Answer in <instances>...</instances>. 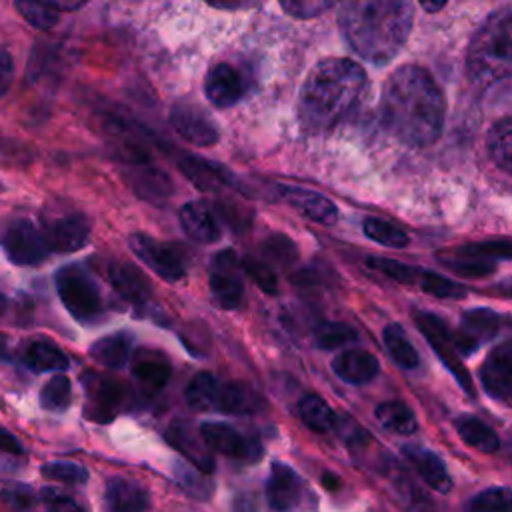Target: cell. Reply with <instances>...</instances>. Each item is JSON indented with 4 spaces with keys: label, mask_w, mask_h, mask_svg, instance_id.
<instances>
[{
    "label": "cell",
    "mask_w": 512,
    "mask_h": 512,
    "mask_svg": "<svg viewBox=\"0 0 512 512\" xmlns=\"http://www.w3.org/2000/svg\"><path fill=\"white\" fill-rule=\"evenodd\" d=\"M446 102L434 78L416 64L396 68L380 98L382 126L408 146H428L444 126Z\"/></svg>",
    "instance_id": "cell-1"
},
{
    "label": "cell",
    "mask_w": 512,
    "mask_h": 512,
    "mask_svg": "<svg viewBox=\"0 0 512 512\" xmlns=\"http://www.w3.org/2000/svg\"><path fill=\"white\" fill-rule=\"evenodd\" d=\"M410 0H346L340 28L350 48L372 64L390 62L412 30Z\"/></svg>",
    "instance_id": "cell-2"
},
{
    "label": "cell",
    "mask_w": 512,
    "mask_h": 512,
    "mask_svg": "<svg viewBox=\"0 0 512 512\" xmlns=\"http://www.w3.org/2000/svg\"><path fill=\"white\" fill-rule=\"evenodd\" d=\"M366 74L348 58L320 60L306 76L298 96V120L308 132L336 126L360 100Z\"/></svg>",
    "instance_id": "cell-3"
},
{
    "label": "cell",
    "mask_w": 512,
    "mask_h": 512,
    "mask_svg": "<svg viewBox=\"0 0 512 512\" xmlns=\"http://www.w3.org/2000/svg\"><path fill=\"white\" fill-rule=\"evenodd\" d=\"M470 76L480 84L512 78V12L490 18L474 36L466 56Z\"/></svg>",
    "instance_id": "cell-4"
},
{
    "label": "cell",
    "mask_w": 512,
    "mask_h": 512,
    "mask_svg": "<svg viewBox=\"0 0 512 512\" xmlns=\"http://www.w3.org/2000/svg\"><path fill=\"white\" fill-rule=\"evenodd\" d=\"M56 290L64 308L80 322H90L102 314L98 284L80 266H64L56 274Z\"/></svg>",
    "instance_id": "cell-5"
},
{
    "label": "cell",
    "mask_w": 512,
    "mask_h": 512,
    "mask_svg": "<svg viewBox=\"0 0 512 512\" xmlns=\"http://www.w3.org/2000/svg\"><path fill=\"white\" fill-rule=\"evenodd\" d=\"M0 244L6 258L16 266H36L50 254L44 232L28 218L10 220L0 234Z\"/></svg>",
    "instance_id": "cell-6"
},
{
    "label": "cell",
    "mask_w": 512,
    "mask_h": 512,
    "mask_svg": "<svg viewBox=\"0 0 512 512\" xmlns=\"http://www.w3.org/2000/svg\"><path fill=\"white\" fill-rule=\"evenodd\" d=\"M416 326L420 328V332L424 334V338L428 340V344L434 348L436 356L444 362V366L452 372V376L456 378V382L470 394L474 396V384H472V376L468 374V370L464 368L462 360H460V352L456 350L454 344V336L448 332L446 324L428 312H418L414 316Z\"/></svg>",
    "instance_id": "cell-7"
},
{
    "label": "cell",
    "mask_w": 512,
    "mask_h": 512,
    "mask_svg": "<svg viewBox=\"0 0 512 512\" xmlns=\"http://www.w3.org/2000/svg\"><path fill=\"white\" fill-rule=\"evenodd\" d=\"M128 244H130L132 252L152 272H156L162 280L178 282L186 274L184 258L172 246H168V244H164V242H160V240H156V238H152L148 234H142V232L130 234Z\"/></svg>",
    "instance_id": "cell-8"
},
{
    "label": "cell",
    "mask_w": 512,
    "mask_h": 512,
    "mask_svg": "<svg viewBox=\"0 0 512 512\" xmlns=\"http://www.w3.org/2000/svg\"><path fill=\"white\" fill-rule=\"evenodd\" d=\"M200 434L210 450L242 462H258L262 458V444L254 436H244L226 422H204Z\"/></svg>",
    "instance_id": "cell-9"
},
{
    "label": "cell",
    "mask_w": 512,
    "mask_h": 512,
    "mask_svg": "<svg viewBox=\"0 0 512 512\" xmlns=\"http://www.w3.org/2000/svg\"><path fill=\"white\" fill-rule=\"evenodd\" d=\"M238 268H242V264L236 262V256L232 252H222L214 258L208 284L216 304L224 310H234L242 302L244 284Z\"/></svg>",
    "instance_id": "cell-10"
},
{
    "label": "cell",
    "mask_w": 512,
    "mask_h": 512,
    "mask_svg": "<svg viewBox=\"0 0 512 512\" xmlns=\"http://www.w3.org/2000/svg\"><path fill=\"white\" fill-rule=\"evenodd\" d=\"M480 384L494 400L512 398V340L492 348L480 368Z\"/></svg>",
    "instance_id": "cell-11"
},
{
    "label": "cell",
    "mask_w": 512,
    "mask_h": 512,
    "mask_svg": "<svg viewBox=\"0 0 512 512\" xmlns=\"http://www.w3.org/2000/svg\"><path fill=\"white\" fill-rule=\"evenodd\" d=\"M172 128L194 146H212L218 140V128L212 118L194 104H176L170 110Z\"/></svg>",
    "instance_id": "cell-12"
},
{
    "label": "cell",
    "mask_w": 512,
    "mask_h": 512,
    "mask_svg": "<svg viewBox=\"0 0 512 512\" xmlns=\"http://www.w3.org/2000/svg\"><path fill=\"white\" fill-rule=\"evenodd\" d=\"M42 232L50 252H74L86 244L90 236V224L82 214L68 212L54 216Z\"/></svg>",
    "instance_id": "cell-13"
},
{
    "label": "cell",
    "mask_w": 512,
    "mask_h": 512,
    "mask_svg": "<svg viewBox=\"0 0 512 512\" xmlns=\"http://www.w3.org/2000/svg\"><path fill=\"white\" fill-rule=\"evenodd\" d=\"M500 330V318L488 308H474L462 314L460 330L454 334V344L458 352L470 354L482 342L492 340Z\"/></svg>",
    "instance_id": "cell-14"
},
{
    "label": "cell",
    "mask_w": 512,
    "mask_h": 512,
    "mask_svg": "<svg viewBox=\"0 0 512 512\" xmlns=\"http://www.w3.org/2000/svg\"><path fill=\"white\" fill-rule=\"evenodd\" d=\"M204 94L214 106L228 108L242 98L244 80L232 64L218 62L208 70L204 78Z\"/></svg>",
    "instance_id": "cell-15"
},
{
    "label": "cell",
    "mask_w": 512,
    "mask_h": 512,
    "mask_svg": "<svg viewBox=\"0 0 512 512\" xmlns=\"http://www.w3.org/2000/svg\"><path fill=\"white\" fill-rule=\"evenodd\" d=\"M302 494V484L298 474L282 462H274L270 468L268 484H266V496L268 504L276 512H290L298 502Z\"/></svg>",
    "instance_id": "cell-16"
},
{
    "label": "cell",
    "mask_w": 512,
    "mask_h": 512,
    "mask_svg": "<svg viewBox=\"0 0 512 512\" xmlns=\"http://www.w3.org/2000/svg\"><path fill=\"white\" fill-rule=\"evenodd\" d=\"M280 196L284 202H288L294 210H298L302 216L320 222V224H334L338 210L336 206L322 194L308 190V188H300V186H286L282 184L278 188Z\"/></svg>",
    "instance_id": "cell-17"
},
{
    "label": "cell",
    "mask_w": 512,
    "mask_h": 512,
    "mask_svg": "<svg viewBox=\"0 0 512 512\" xmlns=\"http://www.w3.org/2000/svg\"><path fill=\"white\" fill-rule=\"evenodd\" d=\"M166 440L184 454V458L200 472L210 474L214 470V458L210 446L204 442L202 434L194 432L188 424L176 422L166 430Z\"/></svg>",
    "instance_id": "cell-18"
},
{
    "label": "cell",
    "mask_w": 512,
    "mask_h": 512,
    "mask_svg": "<svg viewBox=\"0 0 512 512\" xmlns=\"http://www.w3.org/2000/svg\"><path fill=\"white\" fill-rule=\"evenodd\" d=\"M404 456L408 458V462L414 466V470L418 472V476L436 492L440 494H448L452 490V480L450 474L444 466V462L440 460V456H436L432 450H426L422 446H414V444H406L402 448Z\"/></svg>",
    "instance_id": "cell-19"
},
{
    "label": "cell",
    "mask_w": 512,
    "mask_h": 512,
    "mask_svg": "<svg viewBox=\"0 0 512 512\" xmlns=\"http://www.w3.org/2000/svg\"><path fill=\"white\" fill-rule=\"evenodd\" d=\"M332 370L340 380L348 384H366L378 374L380 364L372 352L354 348L340 352L332 360Z\"/></svg>",
    "instance_id": "cell-20"
},
{
    "label": "cell",
    "mask_w": 512,
    "mask_h": 512,
    "mask_svg": "<svg viewBox=\"0 0 512 512\" xmlns=\"http://www.w3.org/2000/svg\"><path fill=\"white\" fill-rule=\"evenodd\" d=\"M108 278L114 290L132 304H144L150 298V284L146 276L130 262H112L108 266Z\"/></svg>",
    "instance_id": "cell-21"
},
{
    "label": "cell",
    "mask_w": 512,
    "mask_h": 512,
    "mask_svg": "<svg viewBox=\"0 0 512 512\" xmlns=\"http://www.w3.org/2000/svg\"><path fill=\"white\" fill-rule=\"evenodd\" d=\"M178 220L182 230L200 244H212L220 238L218 222L202 202L184 204L178 212Z\"/></svg>",
    "instance_id": "cell-22"
},
{
    "label": "cell",
    "mask_w": 512,
    "mask_h": 512,
    "mask_svg": "<svg viewBox=\"0 0 512 512\" xmlns=\"http://www.w3.org/2000/svg\"><path fill=\"white\" fill-rule=\"evenodd\" d=\"M106 502L110 512H146L150 506L148 492L128 478L108 480Z\"/></svg>",
    "instance_id": "cell-23"
},
{
    "label": "cell",
    "mask_w": 512,
    "mask_h": 512,
    "mask_svg": "<svg viewBox=\"0 0 512 512\" xmlns=\"http://www.w3.org/2000/svg\"><path fill=\"white\" fill-rule=\"evenodd\" d=\"M260 408L258 394L240 382H220L214 398L216 412L224 414H250Z\"/></svg>",
    "instance_id": "cell-24"
},
{
    "label": "cell",
    "mask_w": 512,
    "mask_h": 512,
    "mask_svg": "<svg viewBox=\"0 0 512 512\" xmlns=\"http://www.w3.org/2000/svg\"><path fill=\"white\" fill-rule=\"evenodd\" d=\"M130 166V182L138 196L146 200H160L172 192V182L160 168L150 166L146 160L130 162Z\"/></svg>",
    "instance_id": "cell-25"
},
{
    "label": "cell",
    "mask_w": 512,
    "mask_h": 512,
    "mask_svg": "<svg viewBox=\"0 0 512 512\" xmlns=\"http://www.w3.org/2000/svg\"><path fill=\"white\" fill-rule=\"evenodd\" d=\"M86 392L90 394V418L110 420L122 402V388L114 380L92 376L86 384Z\"/></svg>",
    "instance_id": "cell-26"
},
{
    "label": "cell",
    "mask_w": 512,
    "mask_h": 512,
    "mask_svg": "<svg viewBox=\"0 0 512 512\" xmlns=\"http://www.w3.org/2000/svg\"><path fill=\"white\" fill-rule=\"evenodd\" d=\"M448 268L460 276H488L494 272V258L482 254L474 244L442 256Z\"/></svg>",
    "instance_id": "cell-27"
},
{
    "label": "cell",
    "mask_w": 512,
    "mask_h": 512,
    "mask_svg": "<svg viewBox=\"0 0 512 512\" xmlns=\"http://www.w3.org/2000/svg\"><path fill=\"white\" fill-rule=\"evenodd\" d=\"M374 416L378 420V424L394 434H412L418 428V420L416 414L412 412V408L408 404H404L402 400H386L380 402L374 410Z\"/></svg>",
    "instance_id": "cell-28"
},
{
    "label": "cell",
    "mask_w": 512,
    "mask_h": 512,
    "mask_svg": "<svg viewBox=\"0 0 512 512\" xmlns=\"http://www.w3.org/2000/svg\"><path fill=\"white\" fill-rule=\"evenodd\" d=\"M132 352V338L128 334H110L100 340H96L90 346V356L108 368H120L126 364L128 356Z\"/></svg>",
    "instance_id": "cell-29"
},
{
    "label": "cell",
    "mask_w": 512,
    "mask_h": 512,
    "mask_svg": "<svg viewBox=\"0 0 512 512\" xmlns=\"http://www.w3.org/2000/svg\"><path fill=\"white\" fill-rule=\"evenodd\" d=\"M132 376L148 390H160L170 378V364L156 352H144L132 366Z\"/></svg>",
    "instance_id": "cell-30"
},
{
    "label": "cell",
    "mask_w": 512,
    "mask_h": 512,
    "mask_svg": "<svg viewBox=\"0 0 512 512\" xmlns=\"http://www.w3.org/2000/svg\"><path fill=\"white\" fill-rule=\"evenodd\" d=\"M24 362L28 368L36 372H54V370H66L68 358L66 354L48 340H36L30 342L24 350Z\"/></svg>",
    "instance_id": "cell-31"
},
{
    "label": "cell",
    "mask_w": 512,
    "mask_h": 512,
    "mask_svg": "<svg viewBox=\"0 0 512 512\" xmlns=\"http://www.w3.org/2000/svg\"><path fill=\"white\" fill-rule=\"evenodd\" d=\"M486 148L492 162L500 170L512 174V118H502L490 128Z\"/></svg>",
    "instance_id": "cell-32"
},
{
    "label": "cell",
    "mask_w": 512,
    "mask_h": 512,
    "mask_svg": "<svg viewBox=\"0 0 512 512\" xmlns=\"http://www.w3.org/2000/svg\"><path fill=\"white\" fill-rule=\"evenodd\" d=\"M180 170L200 190H216L228 180V172L222 166H216L214 162H208L204 158L188 156L180 162Z\"/></svg>",
    "instance_id": "cell-33"
},
{
    "label": "cell",
    "mask_w": 512,
    "mask_h": 512,
    "mask_svg": "<svg viewBox=\"0 0 512 512\" xmlns=\"http://www.w3.org/2000/svg\"><path fill=\"white\" fill-rule=\"evenodd\" d=\"M456 432L458 436L472 448L482 450V452H496L500 448V440L496 436V432L484 424L478 418L472 416H460L456 422Z\"/></svg>",
    "instance_id": "cell-34"
},
{
    "label": "cell",
    "mask_w": 512,
    "mask_h": 512,
    "mask_svg": "<svg viewBox=\"0 0 512 512\" xmlns=\"http://www.w3.org/2000/svg\"><path fill=\"white\" fill-rule=\"evenodd\" d=\"M298 412L302 422L314 432H328L336 424V414L328 406V402L318 394L302 396L298 404Z\"/></svg>",
    "instance_id": "cell-35"
},
{
    "label": "cell",
    "mask_w": 512,
    "mask_h": 512,
    "mask_svg": "<svg viewBox=\"0 0 512 512\" xmlns=\"http://www.w3.org/2000/svg\"><path fill=\"white\" fill-rule=\"evenodd\" d=\"M382 340H384V344H386V348H388L392 360H394L400 368H404V370H414V368L418 366V362H420L418 352H416V348L412 346V342L408 340V336H406V332L402 330V326H398V324H388V326L384 328V332H382Z\"/></svg>",
    "instance_id": "cell-36"
},
{
    "label": "cell",
    "mask_w": 512,
    "mask_h": 512,
    "mask_svg": "<svg viewBox=\"0 0 512 512\" xmlns=\"http://www.w3.org/2000/svg\"><path fill=\"white\" fill-rule=\"evenodd\" d=\"M218 384L220 380L214 374H208V372L196 374L186 388L188 406L198 412H212Z\"/></svg>",
    "instance_id": "cell-37"
},
{
    "label": "cell",
    "mask_w": 512,
    "mask_h": 512,
    "mask_svg": "<svg viewBox=\"0 0 512 512\" xmlns=\"http://www.w3.org/2000/svg\"><path fill=\"white\" fill-rule=\"evenodd\" d=\"M362 228H364V234L368 238H372L374 242H378V244H384V246H390V248H404L408 244L406 232L402 228L394 226L392 222L382 220V218L368 216L362 222Z\"/></svg>",
    "instance_id": "cell-38"
},
{
    "label": "cell",
    "mask_w": 512,
    "mask_h": 512,
    "mask_svg": "<svg viewBox=\"0 0 512 512\" xmlns=\"http://www.w3.org/2000/svg\"><path fill=\"white\" fill-rule=\"evenodd\" d=\"M470 512H512V490L504 486L482 490L470 500Z\"/></svg>",
    "instance_id": "cell-39"
},
{
    "label": "cell",
    "mask_w": 512,
    "mask_h": 512,
    "mask_svg": "<svg viewBox=\"0 0 512 512\" xmlns=\"http://www.w3.org/2000/svg\"><path fill=\"white\" fill-rule=\"evenodd\" d=\"M70 392V380L66 376H54L40 390V406L48 412L66 410L70 404Z\"/></svg>",
    "instance_id": "cell-40"
},
{
    "label": "cell",
    "mask_w": 512,
    "mask_h": 512,
    "mask_svg": "<svg viewBox=\"0 0 512 512\" xmlns=\"http://www.w3.org/2000/svg\"><path fill=\"white\" fill-rule=\"evenodd\" d=\"M18 14L34 28L48 30L58 22V10L40 0H16Z\"/></svg>",
    "instance_id": "cell-41"
},
{
    "label": "cell",
    "mask_w": 512,
    "mask_h": 512,
    "mask_svg": "<svg viewBox=\"0 0 512 512\" xmlns=\"http://www.w3.org/2000/svg\"><path fill=\"white\" fill-rule=\"evenodd\" d=\"M416 284L424 292H428L436 298H462V296H466V288L462 284H458L454 280H448V278H444L436 272H428V270H420Z\"/></svg>",
    "instance_id": "cell-42"
},
{
    "label": "cell",
    "mask_w": 512,
    "mask_h": 512,
    "mask_svg": "<svg viewBox=\"0 0 512 512\" xmlns=\"http://www.w3.org/2000/svg\"><path fill=\"white\" fill-rule=\"evenodd\" d=\"M174 474H176V480L178 484L188 492L192 494L194 498H208L214 490V484L210 478H204L202 472L198 468H190L186 462H176L174 466Z\"/></svg>",
    "instance_id": "cell-43"
},
{
    "label": "cell",
    "mask_w": 512,
    "mask_h": 512,
    "mask_svg": "<svg viewBox=\"0 0 512 512\" xmlns=\"http://www.w3.org/2000/svg\"><path fill=\"white\" fill-rule=\"evenodd\" d=\"M354 340H356V330L342 322H326L316 330V342L324 350H334Z\"/></svg>",
    "instance_id": "cell-44"
},
{
    "label": "cell",
    "mask_w": 512,
    "mask_h": 512,
    "mask_svg": "<svg viewBox=\"0 0 512 512\" xmlns=\"http://www.w3.org/2000/svg\"><path fill=\"white\" fill-rule=\"evenodd\" d=\"M366 264L378 272H382L384 276L396 280V282H402V284H416L418 280V274H420V268H414V266H408V264H402V262H396V260H390V258H368Z\"/></svg>",
    "instance_id": "cell-45"
},
{
    "label": "cell",
    "mask_w": 512,
    "mask_h": 512,
    "mask_svg": "<svg viewBox=\"0 0 512 512\" xmlns=\"http://www.w3.org/2000/svg\"><path fill=\"white\" fill-rule=\"evenodd\" d=\"M242 270L252 278V282L266 294H276L278 292V278L274 274V270L262 262L256 260L254 256H246L242 260Z\"/></svg>",
    "instance_id": "cell-46"
},
{
    "label": "cell",
    "mask_w": 512,
    "mask_h": 512,
    "mask_svg": "<svg viewBox=\"0 0 512 512\" xmlns=\"http://www.w3.org/2000/svg\"><path fill=\"white\" fill-rule=\"evenodd\" d=\"M42 474L50 480H58L66 484H84L88 480V470L74 462H48L42 468Z\"/></svg>",
    "instance_id": "cell-47"
},
{
    "label": "cell",
    "mask_w": 512,
    "mask_h": 512,
    "mask_svg": "<svg viewBox=\"0 0 512 512\" xmlns=\"http://www.w3.org/2000/svg\"><path fill=\"white\" fill-rule=\"evenodd\" d=\"M278 2L290 16L308 20V18H314V16L326 12L336 0H278Z\"/></svg>",
    "instance_id": "cell-48"
},
{
    "label": "cell",
    "mask_w": 512,
    "mask_h": 512,
    "mask_svg": "<svg viewBox=\"0 0 512 512\" xmlns=\"http://www.w3.org/2000/svg\"><path fill=\"white\" fill-rule=\"evenodd\" d=\"M40 500L44 502L48 512H86V508L78 504L72 496L54 488H44L40 492Z\"/></svg>",
    "instance_id": "cell-49"
},
{
    "label": "cell",
    "mask_w": 512,
    "mask_h": 512,
    "mask_svg": "<svg viewBox=\"0 0 512 512\" xmlns=\"http://www.w3.org/2000/svg\"><path fill=\"white\" fill-rule=\"evenodd\" d=\"M266 252H268L270 256H274V258L282 260V262H286L288 258H294V256H296L294 244H292L288 238H284V236H274V238H270L268 244H266Z\"/></svg>",
    "instance_id": "cell-50"
},
{
    "label": "cell",
    "mask_w": 512,
    "mask_h": 512,
    "mask_svg": "<svg viewBox=\"0 0 512 512\" xmlns=\"http://www.w3.org/2000/svg\"><path fill=\"white\" fill-rule=\"evenodd\" d=\"M14 80V62L12 56L0 48V98L10 90Z\"/></svg>",
    "instance_id": "cell-51"
},
{
    "label": "cell",
    "mask_w": 512,
    "mask_h": 512,
    "mask_svg": "<svg viewBox=\"0 0 512 512\" xmlns=\"http://www.w3.org/2000/svg\"><path fill=\"white\" fill-rule=\"evenodd\" d=\"M0 450L8 452V454H16V456L24 454V448H22L20 440L4 428H0Z\"/></svg>",
    "instance_id": "cell-52"
},
{
    "label": "cell",
    "mask_w": 512,
    "mask_h": 512,
    "mask_svg": "<svg viewBox=\"0 0 512 512\" xmlns=\"http://www.w3.org/2000/svg\"><path fill=\"white\" fill-rule=\"evenodd\" d=\"M56 10H78L80 6H84L88 0H40Z\"/></svg>",
    "instance_id": "cell-53"
},
{
    "label": "cell",
    "mask_w": 512,
    "mask_h": 512,
    "mask_svg": "<svg viewBox=\"0 0 512 512\" xmlns=\"http://www.w3.org/2000/svg\"><path fill=\"white\" fill-rule=\"evenodd\" d=\"M420 6L426 10V12H438L440 8H444V4L448 0H418Z\"/></svg>",
    "instance_id": "cell-54"
},
{
    "label": "cell",
    "mask_w": 512,
    "mask_h": 512,
    "mask_svg": "<svg viewBox=\"0 0 512 512\" xmlns=\"http://www.w3.org/2000/svg\"><path fill=\"white\" fill-rule=\"evenodd\" d=\"M322 484L328 488V490H336L340 486V478L332 472H324L322 474Z\"/></svg>",
    "instance_id": "cell-55"
},
{
    "label": "cell",
    "mask_w": 512,
    "mask_h": 512,
    "mask_svg": "<svg viewBox=\"0 0 512 512\" xmlns=\"http://www.w3.org/2000/svg\"><path fill=\"white\" fill-rule=\"evenodd\" d=\"M4 308H6V298H4V294L0 292V314L4 312Z\"/></svg>",
    "instance_id": "cell-56"
},
{
    "label": "cell",
    "mask_w": 512,
    "mask_h": 512,
    "mask_svg": "<svg viewBox=\"0 0 512 512\" xmlns=\"http://www.w3.org/2000/svg\"><path fill=\"white\" fill-rule=\"evenodd\" d=\"M218 2H232V0H218Z\"/></svg>",
    "instance_id": "cell-57"
},
{
    "label": "cell",
    "mask_w": 512,
    "mask_h": 512,
    "mask_svg": "<svg viewBox=\"0 0 512 512\" xmlns=\"http://www.w3.org/2000/svg\"><path fill=\"white\" fill-rule=\"evenodd\" d=\"M374 512H378V510H374Z\"/></svg>",
    "instance_id": "cell-58"
}]
</instances>
